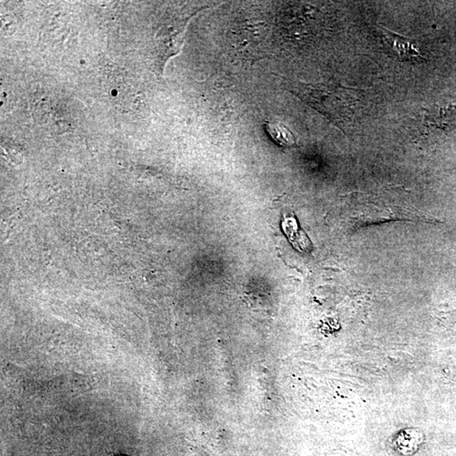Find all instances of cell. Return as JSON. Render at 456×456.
Returning a JSON list of instances; mask_svg holds the SVG:
<instances>
[{"label": "cell", "instance_id": "5", "mask_svg": "<svg viewBox=\"0 0 456 456\" xmlns=\"http://www.w3.org/2000/svg\"><path fill=\"white\" fill-rule=\"evenodd\" d=\"M264 128H265L267 133L270 135L272 139L280 146H298L297 139H296L293 132L282 125V123L266 121L264 123Z\"/></svg>", "mask_w": 456, "mask_h": 456}, {"label": "cell", "instance_id": "7", "mask_svg": "<svg viewBox=\"0 0 456 456\" xmlns=\"http://www.w3.org/2000/svg\"><path fill=\"white\" fill-rule=\"evenodd\" d=\"M2 31H5V33H6V31H9V34H10V31H13L14 29V25L13 23L11 22H6V20L3 21V23L2 24Z\"/></svg>", "mask_w": 456, "mask_h": 456}, {"label": "cell", "instance_id": "2", "mask_svg": "<svg viewBox=\"0 0 456 456\" xmlns=\"http://www.w3.org/2000/svg\"><path fill=\"white\" fill-rule=\"evenodd\" d=\"M281 79L282 85L285 90L289 91L301 99L307 105L325 115L327 119L335 123H338L345 117L344 109L349 101L345 98L348 94L347 88L340 84L333 82L309 84L298 81H293L283 76L275 75Z\"/></svg>", "mask_w": 456, "mask_h": 456}, {"label": "cell", "instance_id": "6", "mask_svg": "<svg viewBox=\"0 0 456 456\" xmlns=\"http://www.w3.org/2000/svg\"><path fill=\"white\" fill-rule=\"evenodd\" d=\"M422 439L418 432L406 431L397 436L395 440V448L402 455H413L419 449Z\"/></svg>", "mask_w": 456, "mask_h": 456}, {"label": "cell", "instance_id": "3", "mask_svg": "<svg viewBox=\"0 0 456 456\" xmlns=\"http://www.w3.org/2000/svg\"><path fill=\"white\" fill-rule=\"evenodd\" d=\"M379 27L381 28L383 41L388 49L397 55L399 59L406 62H419V60L423 59L413 39L403 37L386 27Z\"/></svg>", "mask_w": 456, "mask_h": 456}, {"label": "cell", "instance_id": "1", "mask_svg": "<svg viewBox=\"0 0 456 456\" xmlns=\"http://www.w3.org/2000/svg\"><path fill=\"white\" fill-rule=\"evenodd\" d=\"M399 190L380 193H351L346 196L345 222L349 231L363 226L389 221L434 222L431 215L417 209L407 196Z\"/></svg>", "mask_w": 456, "mask_h": 456}, {"label": "cell", "instance_id": "4", "mask_svg": "<svg viewBox=\"0 0 456 456\" xmlns=\"http://www.w3.org/2000/svg\"><path fill=\"white\" fill-rule=\"evenodd\" d=\"M282 226L284 233L296 250L309 253L313 249L310 240L299 227L297 220L294 217L285 218Z\"/></svg>", "mask_w": 456, "mask_h": 456}]
</instances>
